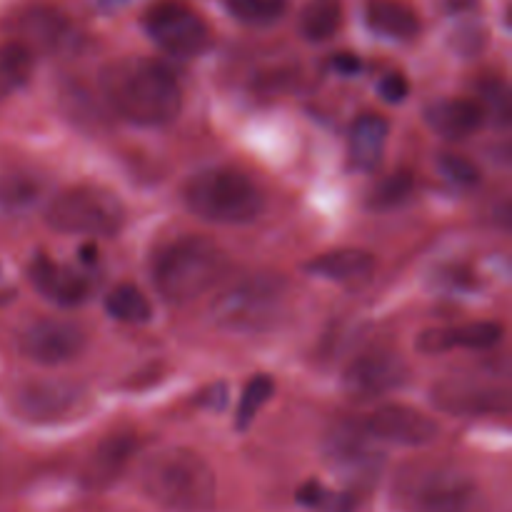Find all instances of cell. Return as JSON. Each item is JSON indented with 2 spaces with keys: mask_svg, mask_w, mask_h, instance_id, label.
I'll return each mask as SVG.
<instances>
[{
  "mask_svg": "<svg viewBox=\"0 0 512 512\" xmlns=\"http://www.w3.org/2000/svg\"><path fill=\"white\" fill-rule=\"evenodd\" d=\"M100 88L120 118L145 128L173 123L183 110L180 83L158 60H115L100 73Z\"/></svg>",
  "mask_w": 512,
  "mask_h": 512,
  "instance_id": "1",
  "label": "cell"
},
{
  "mask_svg": "<svg viewBox=\"0 0 512 512\" xmlns=\"http://www.w3.org/2000/svg\"><path fill=\"white\" fill-rule=\"evenodd\" d=\"M228 253L203 235L170 240L150 260V280L163 300L190 303L208 293L228 273Z\"/></svg>",
  "mask_w": 512,
  "mask_h": 512,
  "instance_id": "2",
  "label": "cell"
},
{
  "mask_svg": "<svg viewBox=\"0 0 512 512\" xmlns=\"http://www.w3.org/2000/svg\"><path fill=\"white\" fill-rule=\"evenodd\" d=\"M140 485L153 503L173 512H208L218 495L213 468L190 448L150 455L140 470Z\"/></svg>",
  "mask_w": 512,
  "mask_h": 512,
  "instance_id": "3",
  "label": "cell"
},
{
  "mask_svg": "<svg viewBox=\"0 0 512 512\" xmlns=\"http://www.w3.org/2000/svg\"><path fill=\"white\" fill-rule=\"evenodd\" d=\"M183 198L198 218L223 225H248L265 210L263 190L235 168H210L193 175Z\"/></svg>",
  "mask_w": 512,
  "mask_h": 512,
  "instance_id": "4",
  "label": "cell"
},
{
  "mask_svg": "<svg viewBox=\"0 0 512 512\" xmlns=\"http://www.w3.org/2000/svg\"><path fill=\"white\" fill-rule=\"evenodd\" d=\"M400 503L413 512H473L475 480L465 470L443 463L408 465L398 478Z\"/></svg>",
  "mask_w": 512,
  "mask_h": 512,
  "instance_id": "5",
  "label": "cell"
},
{
  "mask_svg": "<svg viewBox=\"0 0 512 512\" xmlns=\"http://www.w3.org/2000/svg\"><path fill=\"white\" fill-rule=\"evenodd\" d=\"M45 223L58 233L113 238L125 225V208L118 195L100 185H73L50 200Z\"/></svg>",
  "mask_w": 512,
  "mask_h": 512,
  "instance_id": "6",
  "label": "cell"
},
{
  "mask_svg": "<svg viewBox=\"0 0 512 512\" xmlns=\"http://www.w3.org/2000/svg\"><path fill=\"white\" fill-rule=\"evenodd\" d=\"M285 283L270 275L243 280L225 290L213 305V318L220 328L238 330V333H255L275 323L283 310Z\"/></svg>",
  "mask_w": 512,
  "mask_h": 512,
  "instance_id": "7",
  "label": "cell"
},
{
  "mask_svg": "<svg viewBox=\"0 0 512 512\" xmlns=\"http://www.w3.org/2000/svg\"><path fill=\"white\" fill-rule=\"evenodd\" d=\"M88 405V390L70 380H33L13 395L15 413L35 425L68 423L80 418Z\"/></svg>",
  "mask_w": 512,
  "mask_h": 512,
  "instance_id": "8",
  "label": "cell"
},
{
  "mask_svg": "<svg viewBox=\"0 0 512 512\" xmlns=\"http://www.w3.org/2000/svg\"><path fill=\"white\" fill-rule=\"evenodd\" d=\"M143 25L150 40L175 58H195L210 43V30L205 20L188 5L173 3V0L148 8Z\"/></svg>",
  "mask_w": 512,
  "mask_h": 512,
  "instance_id": "9",
  "label": "cell"
},
{
  "mask_svg": "<svg viewBox=\"0 0 512 512\" xmlns=\"http://www.w3.org/2000/svg\"><path fill=\"white\" fill-rule=\"evenodd\" d=\"M408 380V365L393 350H370L358 355L343 373V388L348 398L358 403L383 398Z\"/></svg>",
  "mask_w": 512,
  "mask_h": 512,
  "instance_id": "10",
  "label": "cell"
},
{
  "mask_svg": "<svg viewBox=\"0 0 512 512\" xmlns=\"http://www.w3.org/2000/svg\"><path fill=\"white\" fill-rule=\"evenodd\" d=\"M85 343L88 338L78 323L58 318L35 320L18 338L20 353L38 365L70 363L83 353Z\"/></svg>",
  "mask_w": 512,
  "mask_h": 512,
  "instance_id": "11",
  "label": "cell"
},
{
  "mask_svg": "<svg viewBox=\"0 0 512 512\" xmlns=\"http://www.w3.org/2000/svg\"><path fill=\"white\" fill-rule=\"evenodd\" d=\"M430 400L440 410L453 415H493L510 413V390L480 383L473 378H445L433 385Z\"/></svg>",
  "mask_w": 512,
  "mask_h": 512,
  "instance_id": "12",
  "label": "cell"
},
{
  "mask_svg": "<svg viewBox=\"0 0 512 512\" xmlns=\"http://www.w3.org/2000/svg\"><path fill=\"white\" fill-rule=\"evenodd\" d=\"M368 438L385 440L393 445H405V448H420L438 438L440 425L423 410L410 408V405H383L373 410L363 423Z\"/></svg>",
  "mask_w": 512,
  "mask_h": 512,
  "instance_id": "13",
  "label": "cell"
},
{
  "mask_svg": "<svg viewBox=\"0 0 512 512\" xmlns=\"http://www.w3.org/2000/svg\"><path fill=\"white\" fill-rule=\"evenodd\" d=\"M503 325L493 320L458 325V328H433L425 330L418 340V350L425 355H443L448 350H490L503 340Z\"/></svg>",
  "mask_w": 512,
  "mask_h": 512,
  "instance_id": "14",
  "label": "cell"
},
{
  "mask_svg": "<svg viewBox=\"0 0 512 512\" xmlns=\"http://www.w3.org/2000/svg\"><path fill=\"white\" fill-rule=\"evenodd\" d=\"M28 275L33 288L38 290L43 298L53 300L55 305H63V308L80 305L90 293V283L83 275L65 268V265L55 263V260L45 258V255H38V258L30 263Z\"/></svg>",
  "mask_w": 512,
  "mask_h": 512,
  "instance_id": "15",
  "label": "cell"
},
{
  "mask_svg": "<svg viewBox=\"0 0 512 512\" xmlns=\"http://www.w3.org/2000/svg\"><path fill=\"white\" fill-rule=\"evenodd\" d=\"M485 108L470 98H443L425 108V123L445 140H465L485 123Z\"/></svg>",
  "mask_w": 512,
  "mask_h": 512,
  "instance_id": "16",
  "label": "cell"
},
{
  "mask_svg": "<svg viewBox=\"0 0 512 512\" xmlns=\"http://www.w3.org/2000/svg\"><path fill=\"white\" fill-rule=\"evenodd\" d=\"M135 450H138V435L128 433V430L125 433H110L90 455L88 468H85L88 485L105 488L113 480H118L120 473L128 468Z\"/></svg>",
  "mask_w": 512,
  "mask_h": 512,
  "instance_id": "17",
  "label": "cell"
},
{
  "mask_svg": "<svg viewBox=\"0 0 512 512\" xmlns=\"http://www.w3.org/2000/svg\"><path fill=\"white\" fill-rule=\"evenodd\" d=\"M365 438H368L365 430L353 428V425H348V428L343 430H335V433L330 435V460H333V465H338L340 470L353 475L355 480L373 478L380 463L378 453H373V450L368 448Z\"/></svg>",
  "mask_w": 512,
  "mask_h": 512,
  "instance_id": "18",
  "label": "cell"
},
{
  "mask_svg": "<svg viewBox=\"0 0 512 512\" xmlns=\"http://www.w3.org/2000/svg\"><path fill=\"white\" fill-rule=\"evenodd\" d=\"M390 123L378 113H363L350 128V165L373 173L380 165L388 143Z\"/></svg>",
  "mask_w": 512,
  "mask_h": 512,
  "instance_id": "19",
  "label": "cell"
},
{
  "mask_svg": "<svg viewBox=\"0 0 512 512\" xmlns=\"http://www.w3.org/2000/svg\"><path fill=\"white\" fill-rule=\"evenodd\" d=\"M375 258L368 250L358 248H343V250H330L308 263V273L315 278L335 280V283H355L363 280L373 273Z\"/></svg>",
  "mask_w": 512,
  "mask_h": 512,
  "instance_id": "20",
  "label": "cell"
},
{
  "mask_svg": "<svg viewBox=\"0 0 512 512\" xmlns=\"http://www.w3.org/2000/svg\"><path fill=\"white\" fill-rule=\"evenodd\" d=\"M368 25L378 35L395 40H413L420 33V18L403 0H370Z\"/></svg>",
  "mask_w": 512,
  "mask_h": 512,
  "instance_id": "21",
  "label": "cell"
},
{
  "mask_svg": "<svg viewBox=\"0 0 512 512\" xmlns=\"http://www.w3.org/2000/svg\"><path fill=\"white\" fill-rule=\"evenodd\" d=\"M343 25V0H308L300 15V30L313 43H325Z\"/></svg>",
  "mask_w": 512,
  "mask_h": 512,
  "instance_id": "22",
  "label": "cell"
},
{
  "mask_svg": "<svg viewBox=\"0 0 512 512\" xmlns=\"http://www.w3.org/2000/svg\"><path fill=\"white\" fill-rule=\"evenodd\" d=\"M105 308L120 323L140 325L148 323L153 318V308H150V300L145 298V293L140 288L130 283H120L105 295Z\"/></svg>",
  "mask_w": 512,
  "mask_h": 512,
  "instance_id": "23",
  "label": "cell"
},
{
  "mask_svg": "<svg viewBox=\"0 0 512 512\" xmlns=\"http://www.w3.org/2000/svg\"><path fill=\"white\" fill-rule=\"evenodd\" d=\"M33 73V53L23 43L0 45V100L23 88Z\"/></svg>",
  "mask_w": 512,
  "mask_h": 512,
  "instance_id": "24",
  "label": "cell"
},
{
  "mask_svg": "<svg viewBox=\"0 0 512 512\" xmlns=\"http://www.w3.org/2000/svg\"><path fill=\"white\" fill-rule=\"evenodd\" d=\"M40 198V183L28 173H10L0 180V210L8 215L28 213Z\"/></svg>",
  "mask_w": 512,
  "mask_h": 512,
  "instance_id": "25",
  "label": "cell"
},
{
  "mask_svg": "<svg viewBox=\"0 0 512 512\" xmlns=\"http://www.w3.org/2000/svg\"><path fill=\"white\" fill-rule=\"evenodd\" d=\"M233 18L248 25H270L288 10V0H225Z\"/></svg>",
  "mask_w": 512,
  "mask_h": 512,
  "instance_id": "26",
  "label": "cell"
},
{
  "mask_svg": "<svg viewBox=\"0 0 512 512\" xmlns=\"http://www.w3.org/2000/svg\"><path fill=\"white\" fill-rule=\"evenodd\" d=\"M275 383L268 378V375H255L243 390V398H240L238 405V428L245 430L248 425H253V420L258 418L260 408L273 398Z\"/></svg>",
  "mask_w": 512,
  "mask_h": 512,
  "instance_id": "27",
  "label": "cell"
},
{
  "mask_svg": "<svg viewBox=\"0 0 512 512\" xmlns=\"http://www.w3.org/2000/svg\"><path fill=\"white\" fill-rule=\"evenodd\" d=\"M413 185H415L413 173H408V170H398V173L385 178L383 183L370 193V208L390 210L395 208V205L405 203V200L410 198V193H413Z\"/></svg>",
  "mask_w": 512,
  "mask_h": 512,
  "instance_id": "28",
  "label": "cell"
},
{
  "mask_svg": "<svg viewBox=\"0 0 512 512\" xmlns=\"http://www.w3.org/2000/svg\"><path fill=\"white\" fill-rule=\"evenodd\" d=\"M298 500L305 505V508L323 510V512H350L355 508L353 495L333 493V490L323 488L320 483H305L303 488H300Z\"/></svg>",
  "mask_w": 512,
  "mask_h": 512,
  "instance_id": "29",
  "label": "cell"
},
{
  "mask_svg": "<svg viewBox=\"0 0 512 512\" xmlns=\"http://www.w3.org/2000/svg\"><path fill=\"white\" fill-rule=\"evenodd\" d=\"M440 170L448 180L458 185H478L480 170L473 160L463 158L458 153H443L440 155Z\"/></svg>",
  "mask_w": 512,
  "mask_h": 512,
  "instance_id": "30",
  "label": "cell"
},
{
  "mask_svg": "<svg viewBox=\"0 0 512 512\" xmlns=\"http://www.w3.org/2000/svg\"><path fill=\"white\" fill-rule=\"evenodd\" d=\"M485 100H488V105H490V110H493L495 118H500V123H508L510 110H512L508 85H503L495 80L493 85H488V88H485Z\"/></svg>",
  "mask_w": 512,
  "mask_h": 512,
  "instance_id": "31",
  "label": "cell"
},
{
  "mask_svg": "<svg viewBox=\"0 0 512 512\" xmlns=\"http://www.w3.org/2000/svg\"><path fill=\"white\" fill-rule=\"evenodd\" d=\"M408 93L410 85L400 73H390L380 80V95H383V100H388V103H403V100L408 98Z\"/></svg>",
  "mask_w": 512,
  "mask_h": 512,
  "instance_id": "32",
  "label": "cell"
},
{
  "mask_svg": "<svg viewBox=\"0 0 512 512\" xmlns=\"http://www.w3.org/2000/svg\"><path fill=\"white\" fill-rule=\"evenodd\" d=\"M453 43H455V48L460 50V53L473 55V53H478L480 48H483L485 33L480 28L458 30V33H455V38H453Z\"/></svg>",
  "mask_w": 512,
  "mask_h": 512,
  "instance_id": "33",
  "label": "cell"
},
{
  "mask_svg": "<svg viewBox=\"0 0 512 512\" xmlns=\"http://www.w3.org/2000/svg\"><path fill=\"white\" fill-rule=\"evenodd\" d=\"M15 295H18V285H15L13 275L0 265V305L13 303Z\"/></svg>",
  "mask_w": 512,
  "mask_h": 512,
  "instance_id": "34",
  "label": "cell"
},
{
  "mask_svg": "<svg viewBox=\"0 0 512 512\" xmlns=\"http://www.w3.org/2000/svg\"><path fill=\"white\" fill-rule=\"evenodd\" d=\"M333 68L345 75H355L360 70V60L353 53H338L333 58Z\"/></svg>",
  "mask_w": 512,
  "mask_h": 512,
  "instance_id": "35",
  "label": "cell"
},
{
  "mask_svg": "<svg viewBox=\"0 0 512 512\" xmlns=\"http://www.w3.org/2000/svg\"><path fill=\"white\" fill-rule=\"evenodd\" d=\"M443 5L448 13H470L478 8V0H443Z\"/></svg>",
  "mask_w": 512,
  "mask_h": 512,
  "instance_id": "36",
  "label": "cell"
}]
</instances>
